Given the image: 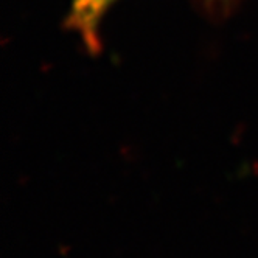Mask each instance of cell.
<instances>
[{"label": "cell", "instance_id": "obj_1", "mask_svg": "<svg viewBox=\"0 0 258 258\" xmlns=\"http://www.w3.org/2000/svg\"><path fill=\"white\" fill-rule=\"evenodd\" d=\"M115 0H72L67 28L75 31L90 51L100 50V24Z\"/></svg>", "mask_w": 258, "mask_h": 258}]
</instances>
